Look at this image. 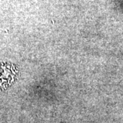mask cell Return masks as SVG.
<instances>
[{
  "label": "cell",
  "mask_w": 123,
  "mask_h": 123,
  "mask_svg": "<svg viewBox=\"0 0 123 123\" xmlns=\"http://www.w3.org/2000/svg\"><path fill=\"white\" fill-rule=\"evenodd\" d=\"M17 73V68L12 64H0V90L5 89L12 84Z\"/></svg>",
  "instance_id": "6da1fadb"
}]
</instances>
